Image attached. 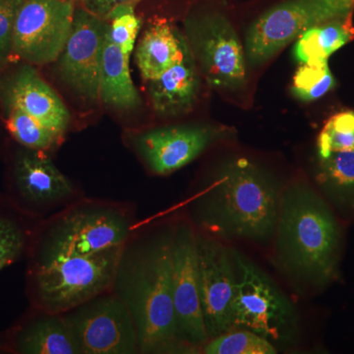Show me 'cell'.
Masks as SVG:
<instances>
[{
  "label": "cell",
  "instance_id": "obj_1",
  "mask_svg": "<svg viewBox=\"0 0 354 354\" xmlns=\"http://www.w3.org/2000/svg\"><path fill=\"white\" fill-rule=\"evenodd\" d=\"M176 220L138 223L121 246L111 291L131 313L141 354L188 353L172 298Z\"/></svg>",
  "mask_w": 354,
  "mask_h": 354
},
{
  "label": "cell",
  "instance_id": "obj_2",
  "mask_svg": "<svg viewBox=\"0 0 354 354\" xmlns=\"http://www.w3.org/2000/svg\"><path fill=\"white\" fill-rule=\"evenodd\" d=\"M281 190L252 160L232 158L193 193L185 218L197 232L216 239L265 245L276 232Z\"/></svg>",
  "mask_w": 354,
  "mask_h": 354
},
{
  "label": "cell",
  "instance_id": "obj_3",
  "mask_svg": "<svg viewBox=\"0 0 354 354\" xmlns=\"http://www.w3.org/2000/svg\"><path fill=\"white\" fill-rule=\"evenodd\" d=\"M272 242L274 265L293 283L321 288L337 278L341 225L327 200L304 181L281 190Z\"/></svg>",
  "mask_w": 354,
  "mask_h": 354
},
{
  "label": "cell",
  "instance_id": "obj_4",
  "mask_svg": "<svg viewBox=\"0 0 354 354\" xmlns=\"http://www.w3.org/2000/svg\"><path fill=\"white\" fill-rule=\"evenodd\" d=\"M138 223L133 202L80 198L37 223L26 270L122 245Z\"/></svg>",
  "mask_w": 354,
  "mask_h": 354
},
{
  "label": "cell",
  "instance_id": "obj_5",
  "mask_svg": "<svg viewBox=\"0 0 354 354\" xmlns=\"http://www.w3.org/2000/svg\"><path fill=\"white\" fill-rule=\"evenodd\" d=\"M121 246L74 256L39 270H26L25 293L31 306L64 314L111 290Z\"/></svg>",
  "mask_w": 354,
  "mask_h": 354
},
{
  "label": "cell",
  "instance_id": "obj_6",
  "mask_svg": "<svg viewBox=\"0 0 354 354\" xmlns=\"http://www.w3.org/2000/svg\"><path fill=\"white\" fill-rule=\"evenodd\" d=\"M6 195L21 213L41 221L85 196L50 153L18 144L8 164Z\"/></svg>",
  "mask_w": 354,
  "mask_h": 354
},
{
  "label": "cell",
  "instance_id": "obj_7",
  "mask_svg": "<svg viewBox=\"0 0 354 354\" xmlns=\"http://www.w3.org/2000/svg\"><path fill=\"white\" fill-rule=\"evenodd\" d=\"M354 12V0H286L261 14L247 31L245 55L251 66L267 62L317 25Z\"/></svg>",
  "mask_w": 354,
  "mask_h": 354
},
{
  "label": "cell",
  "instance_id": "obj_8",
  "mask_svg": "<svg viewBox=\"0 0 354 354\" xmlns=\"http://www.w3.org/2000/svg\"><path fill=\"white\" fill-rule=\"evenodd\" d=\"M239 269L234 301L235 328L285 342L297 328L292 304L259 268L241 253H232Z\"/></svg>",
  "mask_w": 354,
  "mask_h": 354
},
{
  "label": "cell",
  "instance_id": "obj_9",
  "mask_svg": "<svg viewBox=\"0 0 354 354\" xmlns=\"http://www.w3.org/2000/svg\"><path fill=\"white\" fill-rule=\"evenodd\" d=\"M62 315L80 354L140 353L131 313L111 290Z\"/></svg>",
  "mask_w": 354,
  "mask_h": 354
},
{
  "label": "cell",
  "instance_id": "obj_10",
  "mask_svg": "<svg viewBox=\"0 0 354 354\" xmlns=\"http://www.w3.org/2000/svg\"><path fill=\"white\" fill-rule=\"evenodd\" d=\"M188 44L211 87L236 90L246 82L245 57L241 41L227 18L207 14L187 18Z\"/></svg>",
  "mask_w": 354,
  "mask_h": 354
},
{
  "label": "cell",
  "instance_id": "obj_11",
  "mask_svg": "<svg viewBox=\"0 0 354 354\" xmlns=\"http://www.w3.org/2000/svg\"><path fill=\"white\" fill-rule=\"evenodd\" d=\"M73 0H24L13 30V55L26 64L46 65L64 50L73 25Z\"/></svg>",
  "mask_w": 354,
  "mask_h": 354
},
{
  "label": "cell",
  "instance_id": "obj_12",
  "mask_svg": "<svg viewBox=\"0 0 354 354\" xmlns=\"http://www.w3.org/2000/svg\"><path fill=\"white\" fill-rule=\"evenodd\" d=\"M172 298L179 337L188 353L209 341L200 299L197 234L186 218L176 220L172 244Z\"/></svg>",
  "mask_w": 354,
  "mask_h": 354
},
{
  "label": "cell",
  "instance_id": "obj_13",
  "mask_svg": "<svg viewBox=\"0 0 354 354\" xmlns=\"http://www.w3.org/2000/svg\"><path fill=\"white\" fill-rule=\"evenodd\" d=\"M227 137L209 125H174L127 135V144L153 176H167L196 160L207 149Z\"/></svg>",
  "mask_w": 354,
  "mask_h": 354
},
{
  "label": "cell",
  "instance_id": "obj_14",
  "mask_svg": "<svg viewBox=\"0 0 354 354\" xmlns=\"http://www.w3.org/2000/svg\"><path fill=\"white\" fill-rule=\"evenodd\" d=\"M108 29V20L83 6L76 7L71 32L57 59L62 80L88 102L100 99L102 50Z\"/></svg>",
  "mask_w": 354,
  "mask_h": 354
},
{
  "label": "cell",
  "instance_id": "obj_15",
  "mask_svg": "<svg viewBox=\"0 0 354 354\" xmlns=\"http://www.w3.org/2000/svg\"><path fill=\"white\" fill-rule=\"evenodd\" d=\"M196 234L200 299L209 339L235 329L237 279L227 247L212 235L197 230Z\"/></svg>",
  "mask_w": 354,
  "mask_h": 354
},
{
  "label": "cell",
  "instance_id": "obj_16",
  "mask_svg": "<svg viewBox=\"0 0 354 354\" xmlns=\"http://www.w3.org/2000/svg\"><path fill=\"white\" fill-rule=\"evenodd\" d=\"M0 348L11 354H80L64 316L31 305L0 335Z\"/></svg>",
  "mask_w": 354,
  "mask_h": 354
},
{
  "label": "cell",
  "instance_id": "obj_17",
  "mask_svg": "<svg viewBox=\"0 0 354 354\" xmlns=\"http://www.w3.org/2000/svg\"><path fill=\"white\" fill-rule=\"evenodd\" d=\"M1 97L6 109H21L62 134L68 130V109L32 64L23 65L4 79Z\"/></svg>",
  "mask_w": 354,
  "mask_h": 354
},
{
  "label": "cell",
  "instance_id": "obj_18",
  "mask_svg": "<svg viewBox=\"0 0 354 354\" xmlns=\"http://www.w3.org/2000/svg\"><path fill=\"white\" fill-rule=\"evenodd\" d=\"M200 91L196 59L189 50L183 62L149 81V94L158 115L177 116L189 111Z\"/></svg>",
  "mask_w": 354,
  "mask_h": 354
},
{
  "label": "cell",
  "instance_id": "obj_19",
  "mask_svg": "<svg viewBox=\"0 0 354 354\" xmlns=\"http://www.w3.org/2000/svg\"><path fill=\"white\" fill-rule=\"evenodd\" d=\"M189 50L186 39L165 21H157L140 39L136 48V62L141 75L152 81L172 66L183 62Z\"/></svg>",
  "mask_w": 354,
  "mask_h": 354
},
{
  "label": "cell",
  "instance_id": "obj_20",
  "mask_svg": "<svg viewBox=\"0 0 354 354\" xmlns=\"http://www.w3.org/2000/svg\"><path fill=\"white\" fill-rule=\"evenodd\" d=\"M109 24L102 50L100 99L121 111L138 108V92L130 76L129 59L109 37Z\"/></svg>",
  "mask_w": 354,
  "mask_h": 354
},
{
  "label": "cell",
  "instance_id": "obj_21",
  "mask_svg": "<svg viewBox=\"0 0 354 354\" xmlns=\"http://www.w3.org/2000/svg\"><path fill=\"white\" fill-rule=\"evenodd\" d=\"M316 183L323 197L342 216H354V151L319 158Z\"/></svg>",
  "mask_w": 354,
  "mask_h": 354
},
{
  "label": "cell",
  "instance_id": "obj_22",
  "mask_svg": "<svg viewBox=\"0 0 354 354\" xmlns=\"http://www.w3.org/2000/svg\"><path fill=\"white\" fill-rule=\"evenodd\" d=\"M353 16L310 28L297 39L293 55L302 64L328 62V58L354 39Z\"/></svg>",
  "mask_w": 354,
  "mask_h": 354
},
{
  "label": "cell",
  "instance_id": "obj_23",
  "mask_svg": "<svg viewBox=\"0 0 354 354\" xmlns=\"http://www.w3.org/2000/svg\"><path fill=\"white\" fill-rule=\"evenodd\" d=\"M39 221L21 213L6 195H0V272L26 259Z\"/></svg>",
  "mask_w": 354,
  "mask_h": 354
},
{
  "label": "cell",
  "instance_id": "obj_24",
  "mask_svg": "<svg viewBox=\"0 0 354 354\" xmlns=\"http://www.w3.org/2000/svg\"><path fill=\"white\" fill-rule=\"evenodd\" d=\"M6 113L7 130L19 145L50 155L62 144L64 134L44 127L25 111L10 109Z\"/></svg>",
  "mask_w": 354,
  "mask_h": 354
},
{
  "label": "cell",
  "instance_id": "obj_25",
  "mask_svg": "<svg viewBox=\"0 0 354 354\" xmlns=\"http://www.w3.org/2000/svg\"><path fill=\"white\" fill-rule=\"evenodd\" d=\"M206 354H274L278 353L272 342L246 329L235 328L209 339L201 348Z\"/></svg>",
  "mask_w": 354,
  "mask_h": 354
},
{
  "label": "cell",
  "instance_id": "obj_26",
  "mask_svg": "<svg viewBox=\"0 0 354 354\" xmlns=\"http://www.w3.org/2000/svg\"><path fill=\"white\" fill-rule=\"evenodd\" d=\"M334 85L328 62L302 64L293 78L291 92L300 101L313 102L327 94Z\"/></svg>",
  "mask_w": 354,
  "mask_h": 354
},
{
  "label": "cell",
  "instance_id": "obj_27",
  "mask_svg": "<svg viewBox=\"0 0 354 354\" xmlns=\"http://www.w3.org/2000/svg\"><path fill=\"white\" fill-rule=\"evenodd\" d=\"M344 151H354V111L335 114L319 135V158Z\"/></svg>",
  "mask_w": 354,
  "mask_h": 354
},
{
  "label": "cell",
  "instance_id": "obj_28",
  "mask_svg": "<svg viewBox=\"0 0 354 354\" xmlns=\"http://www.w3.org/2000/svg\"><path fill=\"white\" fill-rule=\"evenodd\" d=\"M106 20L109 24L111 41L129 59L141 28V20L135 13L134 3H122L114 7Z\"/></svg>",
  "mask_w": 354,
  "mask_h": 354
},
{
  "label": "cell",
  "instance_id": "obj_29",
  "mask_svg": "<svg viewBox=\"0 0 354 354\" xmlns=\"http://www.w3.org/2000/svg\"><path fill=\"white\" fill-rule=\"evenodd\" d=\"M24 0H0V73L13 55V30L16 15Z\"/></svg>",
  "mask_w": 354,
  "mask_h": 354
},
{
  "label": "cell",
  "instance_id": "obj_30",
  "mask_svg": "<svg viewBox=\"0 0 354 354\" xmlns=\"http://www.w3.org/2000/svg\"><path fill=\"white\" fill-rule=\"evenodd\" d=\"M135 1L137 0H80L81 6L102 19H106L114 7L122 3H134Z\"/></svg>",
  "mask_w": 354,
  "mask_h": 354
},
{
  "label": "cell",
  "instance_id": "obj_31",
  "mask_svg": "<svg viewBox=\"0 0 354 354\" xmlns=\"http://www.w3.org/2000/svg\"><path fill=\"white\" fill-rule=\"evenodd\" d=\"M0 351H1V348H0Z\"/></svg>",
  "mask_w": 354,
  "mask_h": 354
},
{
  "label": "cell",
  "instance_id": "obj_32",
  "mask_svg": "<svg viewBox=\"0 0 354 354\" xmlns=\"http://www.w3.org/2000/svg\"><path fill=\"white\" fill-rule=\"evenodd\" d=\"M73 1H76V0H73Z\"/></svg>",
  "mask_w": 354,
  "mask_h": 354
}]
</instances>
